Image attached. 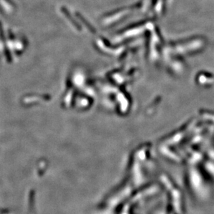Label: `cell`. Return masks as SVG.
I'll use <instances>...</instances> for the list:
<instances>
[{"label": "cell", "instance_id": "2", "mask_svg": "<svg viewBox=\"0 0 214 214\" xmlns=\"http://www.w3.org/2000/svg\"><path fill=\"white\" fill-rule=\"evenodd\" d=\"M76 15H77V16H78V18L80 19V20H81V21L83 22L84 23V24L87 26V27L90 29V31L91 32H92V33H95V32H96L95 29L94 28L92 27V26H91V25L89 24V23H87V22H86V20H85V19L83 18V17L80 14L78 13H76Z\"/></svg>", "mask_w": 214, "mask_h": 214}, {"label": "cell", "instance_id": "1", "mask_svg": "<svg viewBox=\"0 0 214 214\" xmlns=\"http://www.w3.org/2000/svg\"><path fill=\"white\" fill-rule=\"evenodd\" d=\"M63 13H64V15H65V16H67V18H68V19L70 20V22H72V24L74 25L75 27H76V28H78V29H79V30H80V29H81L80 26H79V25L78 24V23H76V22H75V20H74V19H73V17H72L71 15H70V14H69V13L68 12V11H67V8H63Z\"/></svg>", "mask_w": 214, "mask_h": 214}]
</instances>
